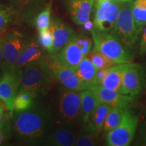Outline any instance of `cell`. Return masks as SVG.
Listing matches in <instances>:
<instances>
[{
    "instance_id": "cell-41",
    "label": "cell",
    "mask_w": 146,
    "mask_h": 146,
    "mask_svg": "<svg viewBox=\"0 0 146 146\" xmlns=\"http://www.w3.org/2000/svg\"></svg>"
},
{
    "instance_id": "cell-39",
    "label": "cell",
    "mask_w": 146,
    "mask_h": 146,
    "mask_svg": "<svg viewBox=\"0 0 146 146\" xmlns=\"http://www.w3.org/2000/svg\"><path fill=\"white\" fill-rule=\"evenodd\" d=\"M1 77H2V70L0 68V81H1Z\"/></svg>"
},
{
    "instance_id": "cell-34",
    "label": "cell",
    "mask_w": 146,
    "mask_h": 146,
    "mask_svg": "<svg viewBox=\"0 0 146 146\" xmlns=\"http://www.w3.org/2000/svg\"><path fill=\"white\" fill-rule=\"evenodd\" d=\"M3 39L4 38L0 36V65L3 60Z\"/></svg>"
},
{
    "instance_id": "cell-28",
    "label": "cell",
    "mask_w": 146,
    "mask_h": 146,
    "mask_svg": "<svg viewBox=\"0 0 146 146\" xmlns=\"http://www.w3.org/2000/svg\"><path fill=\"white\" fill-rule=\"evenodd\" d=\"M39 42L41 46L50 54H54V37L50 28L39 31Z\"/></svg>"
},
{
    "instance_id": "cell-15",
    "label": "cell",
    "mask_w": 146,
    "mask_h": 146,
    "mask_svg": "<svg viewBox=\"0 0 146 146\" xmlns=\"http://www.w3.org/2000/svg\"><path fill=\"white\" fill-rule=\"evenodd\" d=\"M50 29L54 37V54L59 52L75 34L68 25L57 18L51 21Z\"/></svg>"
},
{
    "instance_id": "cell-37",
    "label": "cell",
    "mask_w": 146,
    "mask_h": 146,
    "mask_svg": "<svg viewBox=\"0 0 146 146\" xmlns=\"http://www.w3.org/2000/svg\"><path fill=\"white\" fill-rule=\"evenodd\" d=\"M118 1L121 3H126L133 2V0H118Z\"/></svg>"
},
{
    "instance_id": "cell-36",
    "label": "cell",
    "mask_w": 146,
    "mask_h": 146,
    "mask_svg": "<svg viewBox=\"0 0 146 146\" xmlns=\"http://www.w3.org/2000/svg\"><path fill=\"white\" fill-rule=\"evenodd\" d=\"M4 108L2 104L0 102V122L3 120V117H4Z\"/></svg>"
},
{
    "instance_id": "cell-30",
    "label": "cell",
    "mask_w": 146,
    "mask_h": 146,
    "mask_svg": "<svg viewBox=\"0 0 146 146\" xmlns=\"http://www.w3.org/2000/svg\"><path fill=\"white\" fill-rule=\"evenodd\" d=\"M72 39L80 47L84 56H86L89 52H91L93 42L88 36L81 34H74Z\"/></svg>"
},
{
    "instance_id": "cell-2",
    "label": "cell",
    "mask_w": 146,
    "mask_h": 146,
    "mask_svg": "<svg viewBox=\"0 0 146 146\" xmlns=\"http://www.w3.org/2000/svg\"><path fill=\"white\" fill-rule=\"evenodd\" d=\"M54 78L43 57L29 64L23 69L19 89L29 91L36 98L46 94Z\"/></svg>"
},
{
    "instance_id": "cell-7",
    "label": "cell",
    "mask_w": 146,
    "mask_h": 146,
    "mask_svg": "<svg viewBox=\"0 0 146 146\" xmlns=\"http://www.w3.org/2000/svg\"><path fill=\"white\" fill-rule=\"evenodd\" d=\"M45 59L52 75L66 89L78 92L88 89L78 77L75 71L60 62L57 54H54L50 57L45 58Z\"/></svg>"
},
{
    "instance_id": "cell-21",
    "label": "cell",
    "mask_w": 146,
    "mask_h": 146,
    "mask_svg": "<svg viewBox=\"0 0 146 146\" xmlns=\"http://www.w3.org/2000/svg\"><path fill=\"white\" fill-rule=\"evenodd\" d=\"M80 97H81V116L83 125H85L100 102L94 91L90 89L81 91Z\"/></svg>"
},
{
    "instance_id": "cell-19",
    "label": "cell",
    "mask_w": 146,
    "mask_h": 146,
    "mask_svg": "<svg viewBox=\"0 0 146 146\" xmlns=\"http://www.w3.org/2000/svg\"><path fill=\"white\" fill-rule=\"evenodd\" d=\"M112 107L100 103L91 115L87 123L84 125L85 131L100 133L103 129V126L108 114Z\"/></svg>"
},
{
    "instance_id": "cell-4",
    "label": "cell",
    "mask_w": 146,
    "mask_h": 146,
    "mask_svg": "<svg viewBox=\"0 0 146 146\" xmlns=\"http://www.w3.org/2000/svg\"><path fill=\"white\" fill-rule=\"evenodd\" d=\"M133 2L122 3L114 29L112 33L123 44L132 50L139 39L133 16Z\"/></svg>"
},
{
    "instance_id": "cell-8",
    "label": "cell",
    "mask_w": 146,
    "mask_h": 146,
    "mask_svg": "<svg viewBox=\"0 0 146 146\" xmlns=\"http://www.w3.org/2000/svg\"><path fill=\"white\" fill-rule=\"evenodd\" d=\"M145 84V74L143 67L132 62L125 64L119 92L134 97L141 92Z\"/></svg>"
},
{
    "instance_id": "cell-26",
    "label": "cell",
    "mask_w": 146,
    "mask_h": 146,
    "mask_svg": "<svg viewBox=\"0 0 146 146\" xmlns=\"http://www.w3.org/2000/svg\"><path fill=\"white\" fill-rule=\"evenodd\" d=\"M11 118L12 117L10 112L7 113L5 114L3 120L0 122V145L6 143L12 136L13 127Z\"/></svg>"
},
{
    "instance_id": "cell-3",
    "label": "cell",
    "mask_w": 146,
    "mask_h": 146,
    "mask_svg": "<svg viewBox=\"0 0 146 146\" xmlns=\"http://www.w3.org/2000/svg\"><path fill=\"white\" fill-rule=\"evenodd\" d=\"M94 50L101 52L116 64L133 62L131 51L114 35L91 29Z\"/></svg>"
},
{
    "instance_id": "cell-6",
    "label": "cell",
    "mask_w": 146,
    "mask_h": 146,
    "mask_svg": "<svg viewBox=\"0 0 146 146\" xmlns=\"http://www.w3.org/2000/svg\"><path fill=\"white\" fill-rule=\"evenodd\" d=\"M94 28L112 33L114 29L122 3L118 0H96Z\"/></svg>"
},
{
    "instance_id": "cell-18",
    "label": "cell",
    "mask_w": 146,
    "mask_h": 146,
    "mask_svg": "<svg viewBox=\"0 0 146 146\" xmlns=\"http://www.w3.org/2000/svg\"><path fill=\"white\" fill-rule=\"evenodd\" d=\"M43 51L39 41L35 40L27 42L15 64L16 70L21 71L29 64L43 58Z\"/></svg>"
},
{
    "instance_id": "cell-20",
    "label": "cell",
    "mask_w": 146,
    "mask_h": 146,
    "mask_svg": "<svg viewBox=\"0 0 146 146\" xmlns=\"http://www.w3.org/2000/svg\"><path fill=\"white\" fill-rule=\"evenodd\" d=\"M98 70L87 56H85L78 64L75 72L87 89L96 85Z\"/></svg>"
},
{
    "instance_id": "cell-35",
    "label": "cell",
    "mask_w": 146,
    "mask_h": 146,
    "mask_svg": "<svg viewBox=\"0 0 146 146\" xmlns=\"http://www.w3.org/2000/svg\"><path fill=\"white\" fill-rule=\"evenodd\" d=\"M83 25H84V27H85V29H86V30H90V31L93 29V27H94L93 23H91L89 20L88 21H87L85 24H84Z\"/></svg>"
},
{
    "instance_id": "cell-11",
    "label": "cell",
    "mask_w": 146,
    "mask_h": 146,
    "mask_svg": "<svg viewBox=\"0 0 146 146\" xmlns=\"http://www.w3.org/2000/svg\"><path fill=\"white\" fill-rule=\"evenodd\" d=\"M23 35L18 32L11 33L3 39V60L1 69L15 68V64L27 43Z\"/></svg>"
},
{
    "instance_id": "cell-40",
    "label": "cell",
    "mask_w": 146,
    "mask_h": 146,
    "mask_svg": "<svg viewBox=\"0 0 146 146\" xmlns=\"http://www.w3.org/2000/svg\"><path fill=\"white\" fill-rule=\"evenodd\" d=\"M146 145V143H145V145Z\"/></svg>"
},
{
    "instance_id": "cell-16",
    "label": "cell",
    "mask_w": 146,
    "mask_h": 146,
    "mask_svg": "<svg viewBox=\"0 0 146 146\" xmlns=\"http://www.w3.org/2000/svg\"><path fill=\"white\" fill-rule=\"evenodd\" d=\"M57 56L60 62L74 71L85 57L80 47L72 39L57 53Z\"/></svg>"
},
{
    "instance_id": "cell-32",
    "label": "cell",
    "mask_w": 146,
    "mask_h": 146,
    "mask_svg": "<svg viewBox=\"0 0 146 146\" xmlns=\"http://www.w3.org/2000/svg\"><path fill=\"white\" fill-rule=\"evenodd\" d=\"M139 54L140 55L146 54V25L142 31L141 41L139 43Z\"/></svg>"
},
{
    "instance_id": "cell-14",
    "label": "cell",
    "mask_w": 146,
    "mask_h": 146,
    "mask_svg": "<svg viewBox=\"0 0 146 146\" xmlns=\"http://www.w3.org/2000/svg\"><path fill=\"white\" fill-rule=\"evenodd\" d=\"M96 0H66V6L72 21L83 25L90 19L91 10Z\"/></svg>"
},
{
    "instance_id": "cell-10",
    "label": "cell",
    "mask_w": 146,
    "mask_h": 146,
    "mask_svg": "<svg viewBox=\"0 0 146 146\" xmlns=\"http://www.w3.org/2000/svg\"><path fill=\"white\" fill-rule=\"evenodd\" d=\"M58 115L65 125L76 123L81 118L80 92L66 89L62 93L58 103Z\"/></svg>"
},
{
    "instance_id": "cell-27",
    "label": "cell",
    "mask_w": 146,
    "mask_h": 146,
    "mask_svg": "<svg viewBox=\"0 0 146 146\" xmlns=\"http://www.w3.org/2000/svg\"><path fill=\"white\" fill-rule=\"evenodd\" d=\"M99 133L88 132L78 135L76 137L74 145L76 146H94L99 145L100 140Z\"/></svg>"
},
{
    "instance_id": "cell-33",
    "label": "cell",
    "mask_w": 146,
    "mask_h": 146,
    "mask_svg": "<svg viewBox=\"0 0 146 146\" xmlns=\"http://www.w3.org/2000/svg\"><path fill=\"white\" fill-rule=\"evenodd\" d=\"M139 142L141 145H144L146 143V123L142 126L139 131Z\"/></svg>"
},
{
    "instance_id": "cell-25",
    "label": "cell",
    "mask_w": 146,
    "mask_h": 146,
    "mask_svg": "<svg viewBox=\"0 0 146 146\" xmlns=\"http://www.w3.org/2000/svg\"><path fill=\"white\" fill-rule=\"evenodd\" d=\"M86 56L98 70L108 68L116 64L112 60L98 51L93 50L92 52H89Z\"/></svg>"
},
{
    "instance_id": "cell-31",
    "label": "cell",
    "mask_w": 146,
    "mask_h": 146,
    "mask_svg": "<svg viewBox=\"0 0 146 146\" xmlns=\"http://www.w3.org/2000/svg\"><path fill=\"white\" fill-rule=\"evenodd\" d=\"M13 15L10 8L0 10V31L6 28L12 21Z\"/></svg>"
},
{
    "instance_id": "cell-13",
    "label": "cell",
    "mask_w": 146,
    "mask_h": 146,
    "mask_svg": "<svg viewBox=\"0 0 146 146\" xmlns=\"http://www.w3.org/2000/svg\"><path fill=\"white\" fill-rule=\"evenodd\" d=\"M125 64H116L108 68L98 70L96 85L119 92Z\"/></svg>"
},
{
    "instance_id": "cell-23",
    "label": "cell",
    "mask_w": 146,
    "mask_h": 146,
    "mask_svg": "<svg viewBox=\"0 0 146 146\" xmlns=\"http://www.w3.org/2000/svg\"><path fill=\"white\" fill-rule=\"evenodd\" d=\"M35 98L29 91L19 89L14 102V112H23L35 105Z\"/></svg>"
},
{
    "instance_id": "cell-1",
    "label": "cell",
    "mask_w": 146,
    "mask_h": 146,
    "mask_svg": "<svg viewBox=\"0 0 146 146\" xmlns=\"http://www.w3.org/2000/svg\"><path fill=\"white\" fill-rule=\"evenodd\" d=\"M12 127L16 138L29 145H43L52 131L53 118L48 110L35 104L23 112H14Z\"/></svg>"
},
{
    "instance_id": "cell-17",
    "label": "cell",
    "mask_w": 146,
    "mask_h": 146,
    "mask_svg": "<svg viewBox=\"0 0 146 146\" xmlns=\"http://www.w3.org/2000/svg\"><path fill=\"white\" fill-rule=\"evenodd\" d=\"M77 135L67 128H57L51 131L43 141V145L52 146L74 145Z\"/></svg>"
},
{
    "instance_id": "cell-24",
    "label": "cell",
    "mask_w": 146,
    "mask_h": 146,
    "mask_svg": "<svg viewBox=\"0 0 146 146\" xmlns=\"http://www.w3.org/2000/svg\"><path fill=\"white\" fill-rule=\"evenodd\" d=\"M125 110L120 108H112L106 118L102 131L107 133L117 127L121 121Z\"/></svg>"
},
{
    "instance_id": "cell-9",
    "label": "cell",
    "mask_w": 146,
    "mask_h": 146,
    "mask_svg": "<svg viewBox=\"0 0 146 146\" xmlns=\"http://www.w3.org/2000/svg\"><path fill=\"white\" fill-rule=\"evenodd\" d=\"M2 77L0 81V100L4 104L11 116L14 114V102L19 90L21 71L13 69H1Z\"/></svg>"
},
{
    "instance_id": "cell-22",
    "label": "cell",
    "mask_w": 146,
    "mask_h": 146,
    "mask_svg": "<svg viewBox=\"0 0 146 146\" xmlns=\"http://www.w3.org/2000/svg\"><path fill=\"white\" fill-rule=\"evenodd\" d=\"M133 16L137 30L141 34L146 25V0L133 1Z\"/></svg>"
},
{
    "instance_id": "cell-5",
    "label": "cell",
    "mask_w": 146,
    "mask_h": 146,
    "mask_svg": "<svg viewBox=\"0 0 146 146\" xmlns=\"http://www.w3.org/2000/svg\"><path fill=\"white\" fill-rule=\"evenodd\" d=\"M138 123V116L129 108L125 109L118 125L107 132L106 144L108 146L129 145L134 139Z\"/></svg>"
},
{
    "instance_id": "cell-29",
    "label": "cell",
    "mask_w": 146,
    "mask_h": 146,
    "mask_svg": "<svg viewBox=\"0 0 146 146\" xmlns=\"http://www.w3.org/2000/svg\"><path fill=\"white\" fill-rule=\"evenodd\" d=\"M51 10L52 3H50L44 10L40 12L36 18V26L39 31L50 28L51 25Z\"/></svg>"
},
{
    "instance_id": "cell-12",
    "label": "cell",
    "mask_w": 146,
    "mask_h": 146,
    "mask_svg": "<svg viewBox=\"0 0 146 146\" xmlns=\"http://www.w3.org/2000/svg\"><path fill=\"white\" fill-rule=\"evenodd\" d=\"M90 89L94 91L100 103L105 104L112 108H129L135 101L133 96L123 94L116 91L105 89L98 85L91 87Z\"/></svg>"
},
{
    "instance_id": "cell-38",
    "label": "cell",
    "mask_w": 146,
    "mask_h": 146,
    "mask_svg": "<svg viewBox=\"0 0 146 146\" xmlns=\"http://www.w3.org/2000/svg\"><path fill=\"white\" fill-rule=\"evenodd\" d=\"M8 8L6 5H3V4H0V10H5V9Z\"/></svg>"
}]
</instances>
